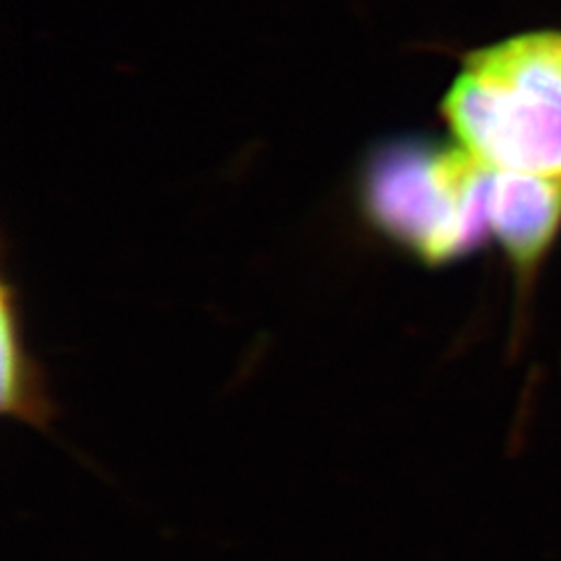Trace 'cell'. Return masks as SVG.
I'll return each instance as SVG.
<instances>
[{"label": "cell", "mask_w": 561, "mask_h": 561, "mask_svg": "<svg viewBox=\"0 0 561 561\" xmlns=\"http://www.w3.org/2000/svg\"><path fill=\"white\" fill-rule=\"evenodd\" d=\"M440 115L484 167L561 183V31H526L470 51Z\"/></svg>", "instance_id": "1"}, {"label": "cell", "mask_w": 561, "mask_h": 561, "mask_svg": "<svg viewBox=\"0 0 561 561\" xmlns=\"http://www.w3.org/2000/svg\"><path fill=\"white\" fill-rule=\"evenodd\" d=\"M491 169L456 140H398L377 150L360 179L365 216L426 265H447L491 239Z\"/></svg>", "instance_id": "2"}, {"label": "cell", "mask_w": 561, "mask_h": 561, "mask_svg": "<svg viewBox=\"0 0 561 561\" xmlns=\"http://www.w3.org/2000/svg\"><path fill=\"white\" fill-rule=\"evenodd\" d=\"M561 232V183L491 169L489 234L507 262L529 276Z\"/></svg>", "instance_id": "3"}, {"label": "cell", "mask_w": 561, "mask_h": 561, "mask_svg": "<svg viewBox=\"0 0 561 561\" xmlns=\"http://www.w3.org/2000/svg\"><path fill=\"white\" fill-rule=\"evenodd\" d=\"M3 412L31 426L45 428L51 416V405L45 396L38 370L24 351L20 321L12 313V302L5 293L3 309Z\"/></svg>", "instance_id": "4"}]
</instances>
